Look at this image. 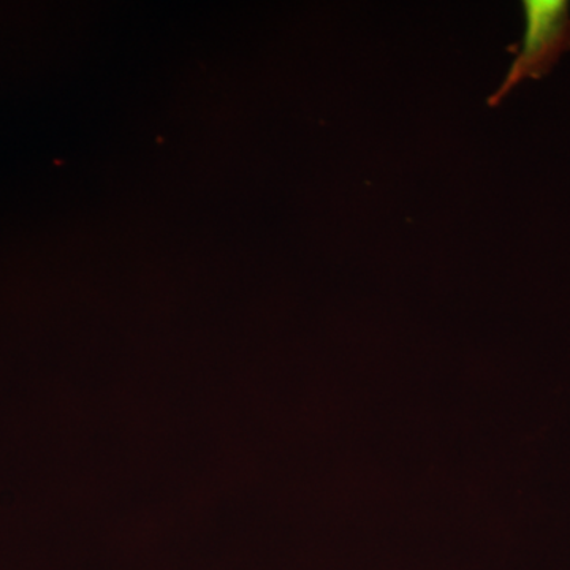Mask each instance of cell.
<instances>
[{
  "mask_svg": "<svg viewBox=\"0 0 570 570\" xmlns=\"http://www.w3.org/2000/svg\"><path fill=\"white\" fill-rule=\"evenodd\" d=\"M524 28L519 55L512 62L502 85L491 96L490 105H498L519 82L527 78H542L561 55L570 50V3L566 0H527L523 2Z\"/></svg>",
  "mask_w": 570,
  "mask_h": 570,
  "instance_id": "1",
  "label": "cell"
}]
</instances>
